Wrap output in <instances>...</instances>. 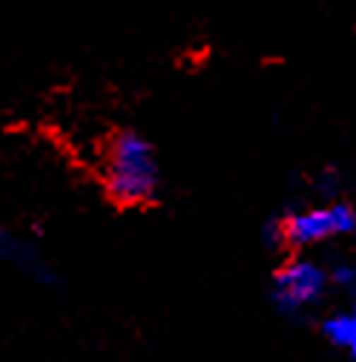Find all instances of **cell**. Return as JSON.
Listing matches in <instances>:
<instances>
[{
  "mask_svg": "<svg viewBox=\"0 0 356 362\" xmlns=\"http://www.w3.org/2000/svg\"><path fill=\"white\" fill-rule=\"evenodd\" d=\"M331 276L328 270L314 259H287L276 267L273 282H271V299L282 313H296L310 305H316L325 296Z\"/></svg>",
  "mask_w": 356,
  "mask_h": 362,
  "instance_id": "3",
  "label": "cell"
},
{
  "mask_svg": "<svg viewBox=\"0 0 356 362\" xmlns=\"http://www.w3.org/2000/svg\"><path fill=\"white\" fill-rule=\"evenodd\" d=\"M322 337L333 348H339V351L350 354V359H356V313L353 310L333 313L328 320H322Z\"/></svg>",
  "mask_w": 356,
  "mask_h": 362,
  "instance_id": "4",
  "label": "cell"
},
{
  "mask_svg": "<svg viewBox=\"0 0 356 362\" xmlns=\"http://www.w3.org/2000/svg\"><path fill=\"white\" fill-rule=\"evenodd\" d=\"M104 185L118 207L153 204L161 187V170L155 147L144 135L121 129L104 150Z\"/></svg>",
  "mask_w": 356,
  "mask_h": 362,
  "instance_id": "1",
  "label": "cell"
},
{
  "mask_svg": "<svg viewBox=\"0 0 356 362\" xmlns=\"http://www.w3.org/2000/svg\"><path fill=\"white\" fill-rule=\"evenodd\" d=\"M353 313H356V293H353Z\"/></svg>",
  "mask_w": 356,
  "mask_h": 362,
  "instance_id": "6",
  "label": "cell"
},
{
  "mask_svg": "<svg viewBox=\"0 0 356 362\" xmlns=\"http://www.w3.org/2000/svg\"><path fill=\"white\" fill-rule=\"evenodd\" d=\"M356 230V207L348 202H331L287 213L264 228V242L271 247H310L328 239L350 236Z\"/></svg>",
  "mask_w": 356,
  "mask_h": 362,
  "instance_id": "2",
  "label": "cell"
},
{
  "mask_svg": "<svg viewBox=\"0 0 356 362\" xmlns=\"http://www.w3.org/2000/svg\"><path fill=\"white\" fill-rule=\"evenodd\" d=\"M328 276H331V282L339 285V288H356V270H353V264H348V262H336L333 267H328Z\"/></svg>",
  "mask_w": 356,
  "mask_h": 362,
  "instance_id": "5",
  "label": "cell"
}]
</instances>
